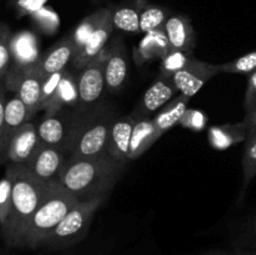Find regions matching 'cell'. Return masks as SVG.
Returning <instances> with one entry per match:
<instances>
[{
  "instance_id": "obj_2",
  "label": "cell",
  "mask_w": 256,
  "mask_h": 255,
  "mask_svg": "<svg viewBox=\"0 0 256 255\" xmlns=\"http://www.w3.org/2000/svg\"><path fill=\"white\" fill-rule=\"evenodd\" d=\"M126 164L105 154L90 159L66 158L58 182L79 202L108 195L122 178Z\"/></svg>"
},
{
  "instance_id": "obj_20",
  "label": "cell",
  "mask_w": 256,
  "mask_h": 255,
  "mask_svg": "<svg viewBox=\"0 0 256 255\" xmlns=\"http://www.w3.org/2000/svg\"><path fill=\"white\" fill-rule=\"evenodd\" d=\"M162 132L156 129L152 118H144L136 120L132 132V142H130L129 159L135 160L146 152L160 138Z\"/></svg>"
},
{
  "instance_id": "obj_14",
  "label": "cell",
  "mask_w": 256,
  "mask_h": 255,
  "mask_svg": "<svg viewBox=\"0 0 256 255\" xmlns=\"http://www.w3.org/2000/svg\"><path fill=\"white\" fill-rule=\"evenodd\" d=\"M29 119L30 115L28 108L18 95L8 99L4 126H2V138H0V162H6L8 149H9L12 136L25 122H29Z\"/></svg>"
},
{
  "instance_id": "obj_19",
  "label": "cell",
  "mask_w": 256,
  "mask_h": 255,
  "mask_svg": "<svg viewBox=\"0 0 256 255\" xmlns=\"http://www.w3.org/2000/svg\"><path fill=\"white\" fill-rule=\"evenodd\" d=\"M12 68H28L36 64L40 59L39 42L32 32H22L12 38Z\"/></svg>"
},
{
  "instance_id": "obj_26",
  "label": "cell",
  "mask_w": 256,
  "mask_h": 255,
  "mask_svg": "<svg viewBox=\"0 0 256 255\" xmlns=\"http://www.w3.org/2000/svg\"><path fill=\"white\" fill-rule=\"evenodd\" d=\"M168 12L159 6H148L140 12V32L149 34L164 29L168 22Z\"/></svg>"
},
{
  "instance_id": "obj_40",
  "label": "cell",
  "mask_w": 256,
  "mask_h": 255,
  "mask_svg": "<svg viewBox=\"0 0 256 255\" xmlns=\"http://www.w3.org/2000/svg\"><path fill=\"white\" fill-rule=\"evenodd\" d=\"M254 232H256V219H255V222H254Z\"/></svg>"
},
{
  "instance_id": "obj_38",
  "label": "cell",
  "mask_w": 256,
  "mask_h": 255,
  "mask_svg": "<svg viewBox=\"0 0 256 255\" xmlns=\"http://www.w3.org/2000/svg\"><path fill=\"white\" fill-rule=\"evenodd\" d=\"M206 255H230L228 252H214V254H206Z\"/></svg>"
},
{
  "instance_id": "obj_7",
  "label": "cell",
  "mask_w": 256,
  "mask_h": 255,
  "mask_svg": "<svg viewBox=\"0 0 256 255\" xmlns=\"http://www.w3.org/2000/svg\"><path fill=\"white\" fill-rule=\"evenodd\" d=\"M218 74H220L219 65L202 62L192 55L189 62L172 75V82L178 92L192 99L208 82H210Z\"/></svg>"
},
{
  "instance_id": "obj_4",
  "label": "cell",
  "mask_w": 256,
  "mask_h": 255,
  "mask_svg": "<svg viewBox=\"0 0 256 255\" xmlns=\"http://www.w3.org/2000/svg\"><path fill=\"white\" fill-rule=\"evenodd\" d=\"M105 198L106 195L78 202L48 235L42 246L50 250H62L82 242L89 232L95 212L102 206Z\"/></svg>"
},
{
  "instance_id": "obj_6",
  "label": "cell",
  "mask_w": 256,
  "mask_h": 255,
  "mask_svg": "<svg viewBox=\"0 0 256 255\" xmlns=\"http://www.w3.org/2000/svg\"><path fill=\"white\" fill-rule=\"evenodd\" d=\"M45 76L35 65L28 68H12L5 79V86L22 99L28 108L30 119L42 110V90Z\"/></svg>"
},
{
  "instance_id": "obj_12",
  "label": "cell",
  "mask_w": 256,
  "mask_h": 255,
  "mask_svg": "<svg viewBox=\"0 0 256 255\" xmlns=\"http://www.w3.org/2000/svg\"><path fill=\"white\" fill-rule=\"evenodd\" d=\"M135 122L136 120L129 115V116L115 119L110 128L106 152L110 158L122 164H128L130 162V142H132Z\"/></svg>"
},
{
  "instance_id": "obj_30",
  "label": "cell",
  "mask_w": 256,
  "mask_h": 255,
  "mask_svg": "<svg viewBox=\"0 0 256 255\" xmlns=\"http://www.w3.org/2000/svg\"><path fill=\"white\" fill-rule=\"evenodd\" d=\"M12 184L10 178L5 174V176L0 180V226H4L9 218L10 209H12Z\"/></svg>"
},
{
  "instance_id": "obj_16",
  "label": "cell",
  "mask_w": 256,
  "mask_h": 255,
  "mask_svg": "<svg viewBox=\"0 0 256 255\" xmlns=\"http://www.w3.org/2000/svg\"><path fill=\"white\" fill-rule=\"evenodd\" d=\"M114 24H112V14L99 25L96 30L90 35L89 39L84 44V46L76 52L74 60H72V68L75 70H82V68L86 66L89 62H92L95 58L99 56L105 50L108 42L112 34Z\"/></svg>"
},
{
  "instance_id": "obj_5",
  "label": "cell",
  "mask_w": 256,
  "mask_h": 255,
  "mask_svg": "<svg viewBox=\"0 0 256 255\" xmlns=\"http://www.w3.org/2000/svg\"><path fill=\"white\" fill-rule=\"evenodd\" d=\"M114 120L108 115L89 118L75 124L70 139L69 159H90L108 154L106 145Z\"/></svg>"
},
{
  "instance_id": "obj_35",
  "label": "cell",
  "mask_w": 256,
  "mask_h": 255,
  "mask_svg": "<svg viewBox=\"0 0 256 255\" xmlns=\"http://www.w3.org/2000/svg\"><path fill=\"white\" fill-rule=\"evenodd\" d=\"M245 129L248 130V132H255L256 130V106L252 110H250L249 112H245V119L242 122Z\"/></svg>"
},
{
  "instance_id": "obj_28",
  "label": "cell",
  "mask_w": 256,
  "mask_h": 255,
  "mask_svg": "<svg viewBox=\"0 0 256 255\" xmlns=\"http://www.w3.org/2000/svg\"><path fill=\"white\" fill-rule=\"evenodd\" d=\"M114 28L126 32H140V12L132 8H120L112 15Z\"/></svg>"
},
{
  "instance_id": "obj_31",
  "label": "cell",
  "mask_w": 256,
  "mask_h": 255,
  "mask_svg": "<svg viewBox=\"0 0 256 255\" xmlns=\"http://www.w3.org/2000/svg\"><path fill=\"white\" fill-rule=\"evenodd\" d=\"M192 54L180 52H170L166 56H164L162 64V74L172 78V75L179 72L188 62H189Z\"/></svg>"
},
{
  "instance_id": "obj_36",
  "label": "cell",
  "mask_w": 256,
  "mask_h": 255,
  "mask_svg": "<svg viewBox=\"0 0 256 255\" xmlns=\"http://www.w3.org/2000/svg\"><path fill=\"white\" fill-rule=\"evenodd\" d=\"M44 2L45 0H24V2H22V4H25L26 6H29V8L38 9V8H39Z\"/></svg>"
},
{
  "instance_id": "obj_15",
  "label": "cell",
  "mask_w": 256,
  "mask_h": 255,
  "mask_svg": "<svg viewBox=\"0 0 256 255\" xmlns=\"http://www.w3.org/2000/svg\"><path fill=\"white\" fill-rule=\"evenodd\" d=\"M74 126L75 124H69V122H66L65 116H62L60 112L45 115L44 119L38 125L40 142L59 148L62 152L68 150Z\"/></svg>"
},
{
  "instance_id": "obj_34",
  "label": "cell",
  "mask_w": 256,
  "mask_h": 255,
  "mask_svg": "<svg viewBox=\"0 0 256 255\" xmlns=\"http://www.w3.org/2000/svg\"><path fill=\"white\" fill-rule=\"evenodd\" d=\"M6 86L5 82H0V138H2V126H4V119H5V109H6Z\"/></svg>"
},
{
  "instance_id": "obj_18",
  "label": "cell",
  "mask_w": 256,
  "mask_h": 255,
  "mask_svg": "<svg viewBox=\"0 0 256 255\" xmlns=\"http://www.w3.org/2000/svg\"><path fill=\"white\" fill-rule=\"evenodd\" d=\"M172 52L192 54L195 48V32L186 16L174 15L168 19L164 26Z\"/></svg>"
},
{
  "instance_id": "obj_13",
  "label": "cell",
  "mask_w": 256,
  "mask_h": 255,
  "mask_svg": "<svg viewBox=\"0 0 256 255\" xmlns=\"http://www.w3.org/2000/svg\"><path fill=\"white\" fill-rule=\"evenodd\" d=\"M76 52L78 48L74 39L72 36L65 38L62 42L55 44L52 49L48 50L42 56H40L35 66L46 78L55 72L66 70L68 65L72 62Z\"/></svg>"
},
{
  "instance_id": "obj_22",
  "label": "cell",
  "mask_w": 256,
  "mask_h": 255,
  "mask_svg": "<svg viewBox=\"0 0 256 255\" xmlns=\"http://www.w3.org/2000/svg\"><path fill=\"white\" fill-rule=\"evenodd\" d=\"M189 102L190 98L180 95L179 98H175L169 104L165 105L162 109H160L159 112L152 118L155 126L162 135L169 132L170 129H172L178 122H182L185 112H188Z\"/></svg>"
},
{
  "instance_id": "obj_11",
  "label": "cell",
  "mask_w": 256,
  "mask_h": 255,
  "mask_svg": "<svg viewBox=\"0 0 256 255\" xmlns=\"http://www.w3.org/2000/svg\"><path fill=\"white\" fill-rule=\"evenodd\" d=\"M105 84L110 92H118L124 88L129 74V56L122 39H112L106 52L104 50Z\"/></svg>"
},
{
  "instance_id": "obj_33",
  "label": "cell",
  "mask_w": 256,
  "mask_h": 255,
  "mask_svg": "<svg viewBox=\"0 0 256 255\" xmlns=\"http://www.w3.org/2000/svg\"><path fill=\"white\" fill-rule=\"evenodd\" d=\"M256 106V72H252L248 78V88L245 94L244 108L245 112H249Z\"/></svg>"
},
{
  "instance_id": "obj_3",
  "label": "cell",
  "mask_w": 256,
  "mask_h": 255,
  "mask_svg": "<svg viewBox=\"0 0 256 255\" xmlns=\"http://www.w3.org/2000/svg\"><path fill=\"white\" fill-rule=\"evenodd\" d=\"M78 202L79 200L72 196L59 182H50L46 195L30 220L22 242V248H42V242L46 239L48 235L59 225V222Z\"/></svg>"
},
{
  "instance_id": "obj_27",
  "label": "cell",
  "mask_w": 256,
  "mask_h": 255,
  "mask_svg": "<svg viewBox=\"0 0 256 255\" xmlns=\"http://www.w3.org/2000/svg\"><path fill=\"white\" fill-rule=\"evenodd\" d=\"M12 32L4 22H0V82H4L12 69Z\"/></svg>"
},
{
  "instance_id": "obj_21",
  "label": "cell",
  "mask_w": 256,
  "mask_h": 255,
  "mask_svg": "<svg viewBox=\"0 0 256 255\" xmlns=\"http://www.w3.org/2000/svg\"><path fill=\"white\" fill-rule=\"evenodd\" d=\"M79 104V92H78L76 78L66 70L56 92L52 96V99L45 105L42 110L46 112V115L56 114L62 112V109L66 105Z\"/></svg>"
},
{
  "instance_id": "obj_1",
  "label": "cell",
  "mask_w": 256,
  "mask_h": 255,
  "mask_svg": "<svg viewBox=\"0 0 256 255\" xmlns=\"http://www.w3.org/2000/svg\"><path fill=\"white\" fill-rule=\"evenodd\" d=\"M5 174L12 180V199L8 222L2 228V236L9 246L22 248L30 220L46 195L50 182L40 180L22 164L10 162Z\"/></svg>"
},
{
  "instance_id": "obj_32",
  "label": "cell",
  "mask_w": 256,
  "mask_h": 255,
  "mask_svg": "<svg viewBox=\"0 0 256 255\" xmlns=\"http://www.w3.org/2000/svg\"><path fill=\"white\" fill-rule=\"evenodd\" d=\"M65 72H66V70L60 72H55V74H52L49 75V76L45 78L42 90V110L44 109L45 105L52 99V96H54L55 92H56L58 88H59L60 82H62V78H64Z\"/></svg>"
},
{
  "instance_id": "obj_9",
  "label": "cell",
  "mask_w": 256,
  "mask_h": 255,
  "mask_svg": "<svg viewBox=\"0 0 256 255\" xmlns=\"http://www.w3.org/2000/svg\"><path fill=\"white\" fill-rule=\"evenodd\" d=\"M65 159L66 156L62 149L40 142L34 154L22 165L42 182H52L59 179Z\"/></svg>"
},
{
  "instance_id": "obj_39",
  "label": "cell",
  "mask_w": 256,
  "mask_h": 255,
  "mask_svg": "<svg viewBox=\"0 0 256 255\" xmlns=\"http://www.w3.org/2000/svg\"><path fill=\"white\" fill-rule=\"evenodd\" d=\"M252 245H254V246L256 248V232H255V238H254V240H252Z\"/></svg>"
},
{
  "instance_id": "obj_17",
  "label": "cell",
  "mask_w": 256,
  "mask_h": 255,
  "mask_svg": "<svg viewBox=\"0 0 256 255\" xmlns=\"http://www.w3.org/2000/svg\"><path fill=\"white\" fill-rule=\"evenodd\" d=\"M40 144L38 126L32 122H25L12 136L8 149L6 160L12 164H25Z\"/></svg>"
},
{
  "instance_id": "obj_29",
  "label": "cell",
  "mask_w": 256,
  "mask_h": 255,
  "mask_svg": "<svg viewBox=\"0 0 256 255\" xmlns=\"http://www.w3.org/2000/svg\"><path fill=\"white\" fill-rule=\"evenodd\" d=\"M219 69L220 72H226V74L250 75L252 72H256V50L226 64L219 65Z\"/></svg>"
},
{
  "instance_id": "obj_8",
  "label": "cell",
  "mask_w": 256,
  "mask_h": 255,
  "mask_svg": "<svg viewBox=\"0 0 256 255\" xmlns=\"http://www.w3.org/2000/svg\"><path fill=\"white\" fill-rule=\"evenodd\" d=\"M104 62L105 56L102 52L86 66L79 70L76 84L78 92H79V104L82 106H89L102 98V92L106 88Z\"/></svg>"
},
{
  "instance_id": "obj_23",
  "label": "cell",
  "mask_w": 256,
  "mask_h": 255,
  "mask_svg": "<svg viewBox=\"0 0 256 255\" xmlns=\"http://www.w3.org/2000/svg\"><path fill=\"white\" fill-rule=\"evenodd\" d=\"M110 14H112V12H110L108 9L99 10V12H96L95 14L90 15L89 18H86V19H85L79 26H78V29L75 30L74 34L72 35L75 44H76L78 52L84 46V44L86 42V40L89 39L90 35H92L98 28H99V25L102 24V22H104Z\"/></svg>"
},
{
  "instance_id": "obj_37",
  "label": "cell",
  "mask_w": 256,
  "mask_h": 255,
  "mask_svg": "<svg viewBox=\"0 0 256 255\" xmlns=\"http://www.w3.org/2000/svg\"><path fill=\"white\" fill-rule=\"evenodd\" d=\"M230 255H256V252H249V250H236Z\"/></svg>"
},
{
  "instance_id": "obj_24",
  "label": "cell",
  "mask_w": 256,
  "mask_h": 255,
  "mask_svg": "<svg viewBox=\"0 0 256 255\" xmlns=\"http://www.w3.org/2000/svg\"><path fill=\"white\" fill-rule=\"evenodd\" d=\"M140 52L144 54V56H166L172 50H170L169 42H168L166 34L164 29L156 30L146 34V38L142 40Z\"/></svg>"
},
{
  "instance_id": "obj_10",
  "label": "cell",
  "mask_w": 256,
  "mask_h": 255,
  "mask_svg": "<svg viewBox=\"0 0 256 255\" xmlns=\"http://www.w3.org/2000/svg\"><path fill=\"white\" fill-rule=\"evenodd\" d=\"M176 92L178 89L172 82V78L160 72L156 80L145 92L144 96L135 108L132 116L135 120L152 118V112L162 109L165 105L169 104L172 98L176 95Z\"/></svg>"
},
{
  "instance_id": "obj_25",
  "label": "cell",
  "mask_w": 256,
  "mask_h": 255,
  "mask_svg": "<svg viewBox=\"0 0 256 255\" xmlns=\"http://www.w3.org/2000/svg\"><path fill=\"white\" fill-rule=\"evenodd\" d=\"M242 172H244V190L256 176V130L248 132L242 155Z\"/></svg>"
}]
</instances>
